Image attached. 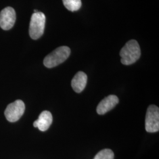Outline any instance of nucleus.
I'll use <instances>...</instances> for the list:
<instances>
[{
    "mask_svg": "<svg viewBox=\"0 0 159 159\" xmlns=\"http://www.w3.org/2000/svg\"><path fill=\"white\" fill-rule=\"evenodd\" d=\"M120 56L121 62L126 66L136 63L141 56V50L138 42L134 40L129 41L121 48Z\"/></svg>",
    "mask_w": 159,
    "mask_h": 159,
    "instance_id": "f257e3e1",
    "label": "nucleus"
},
{
    "mask_svg": "<svg viewBox=\"0 0 159 159\" xmlns=\"http://www.w3.org/2000/svg\"><path fill=\"white\" fill-rule=\"evenodd\" d=\"M70 48L67 46L58 47L45 57L44 65L47 68L55 67L64 62L70 56Z\"/></svg>",
    "mask_w": 159,
    "mask_h": 159,
    "instance_id": "f03ea898",
    "label": "nucleus"
},
{
    "mask_svg": "<svg viewBox=\"0 0 159 159\" xmlns=\"http://www.w3.org/2000/svg\"><path fill=\"white\" fill-rule=\"evenodd\" d=\"M46 24V16L41 12L33 14L29 27V34L33 40H37L44 34Z\"/></svg>",
    "mask_w": 159,
    "mask_h": 159,
    "instance_id": "7ed1b4c3",
    "label": "nucleus"
},
{
    "mask_svg": "<svg viewBox=\"0 0 159 159\" xmlns=\"http://www.w3.org/2000/svg\"><path fill=\"white\" fill-rule=\"evenodd\" d=\"M145 128L148 133H156L159 130V108L157 106L150 105L148 108Z\"/></svg>",
    "mask_w": 159,
    "mask_h": 159,
    "instance_id": "20e7f679",
    "label": "nucleus"
},
{
    "mask_svg": "<svg viewBox=\"0 0 159 159\" xmlns=\"http://www.w3.org/2000/svg\"><path fill=\"white\" fill-rule=\"evenodd\" d=\"M25 104L22 100H17L8 104L4 114L7 120L10 122H16L20 119L25 111Z\"/></svg>",
    "mask_w": 159,
    "mask_h": 159,
    "instance_id": "39448f33",
    "label": "nucleus"
},
{
    "mask_svg": "<svg viewBox=\"0 0 159 159\" xmlns=\"http://www.w3.org/2000/svg\"><path fill=\"white\" fill-rule=\"evenodd\" d=\"M16 20V14L11 7L4 8L0 12V27L4 30L12 28Z\"/></svg>",
    "mask_w": 159,
    "mask_h": 159,
    "instance_id": "423d86ee",
    "label": "nucleus"
},
{
    "mask_svg": "<svg viewBox=\"0 0 159 159\" xmlns=\"http://www.w3.org/2000/svg\"><path fill=\"white\" fill-rule=\"evenodd\" d=\"M119 102V100L117 97L115 95H110L98 104L97 107V112L100 115L105 114L112 110Z\"/></svg>",
    "mask_w": 159,
    "mask_h": 159,
    "instance_id": "0eeeda50",
    "label": "nucleus"
},
{
    "mask_svg": "<svg viewBox=\"0 0 159 159\" xmlns=\"http://www.w3.org/2000/svg\"><path fill=\"white\" fill-rule=\"evenodd\" d=\"M52 122V116L48 111H44L40 114L39 119L33 123L34 127L38 128L41 131L47 130Z\"/></svg>",
    "mask_w": 159,
    "mask_h": 159,
    "instance_id": "6e6552de",
    "label": "nucleus"
},
{
    "mask_svg": "<svg viewBox=\"0 0 159 159\" xmlns=\"http://www.w3.org/2000/svg\"><path fill=\"white\" fill-rule=\"evenodd\" d=\"M87 82V76L83 71H79L75 75L71 81V87L76 93H81L85 89Z\"/></svg>",
    "mask_w": 159,
    "mask_h": 159,
    "instance_id": "1a4fd4ad",
    "label": "nucleus"
},
{
    "mask_svg": "<svg viewBox=\"0 0 159 159\" xmlns=\"http://www.w3.org/2000/svg\"><path fill=\"white\" fill-rule=\"evenodd\" d=\"M65 7L70 11H78L81 7V0H63Z\"/></svg>",
    "mask_w": 159,
    "mask_h": 159,
    "instance_id": "9d476101",
    "label": "nucleus"
},
{
    "mask_svg": "<svg viewBox=\"0 0 159 159\" xmlns=\"http://www.w3.org/2000/svg\"><path fill=\"white\" fill-rule=\"evenodd\" d=\"M113 152L110 149H104L97 154L94 159H114Z\"/></svg>",
    "mask_w": 159,
    "mask_h": 159,
    "instance_id": "9b49d317",
    "label": "nucleus"
},
{
    "mask_svg": "<svg viewBox=\"0 0 159 159\" xmlns=\"http://www.w3.org/2000/svg\"><path fill=\"white\" fill-rule=\"evenodd\" d=\"M34 13H35V12H39V11H37V10H34Z\"/></svg>",
    "mask_w": 159,
    "mask_h": 159,
    "instance_id": "f8f14e48",
    "label": "nucleus"
}]
</instances>
